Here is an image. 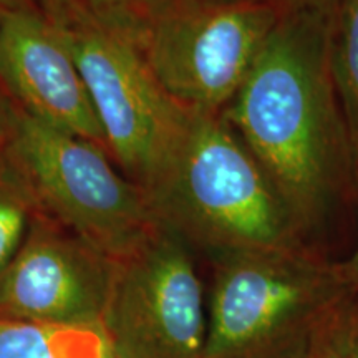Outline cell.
Here are the masks:
<instances>
[{
	"mask_svg": "<svg viewBox=\"0 0 358 358\" xmlns=\"http://www.w3.org/2000/svg\"><path fill=\"white\" fill-rule=\"evenodd\" d=\"M101 329L113 358H204L203 285L178 236L159 226L115 259Z\"/></svg>",
	"mask_w": 358,
	"mask_h": 358,
	"instance_id": "7",
	"label": "cell"
},
{
	"mask_svg": "<svg viewBox=\"0 0 358 358\" xmlns=\"http://www.w3.org/2000/svg\"><path fill=\"white\" fill-rule=\"evenodd\" d=\"M3 158L34 208L111 261L159 227L145 191L95 143L48 127L19 110Z\"/></svg>",
	"mask_w": 358,
	"mask_h": 358,
	"instance_id": "4",
	"label": "cell"
},
{
	"mask_svg": "<svg viewBox=\"0 0 358 358\" xmlns=\"http://www.w3.org/2000/svg\"><path fill=\"white\" fill-rule=\"evenodd\" d=\"M0 358H113V353L101 327L0 317Z\"/></svg>",
	"mask_w": 358,
	"mask_h": 358,
	"instance_id": "10",
	"label": "cell"
},
{
	"mask_svg": "<svg viewBox=\"0 0 358 358\" xmlns=\"http://www.w3.org/2000/svg\"><path fill=\"white\" fill-rule=\"evenodd\" d=\"M348 306L332 322V325L315 340V343L303 358H353L350 338H348Z\"/></svg>",
	"mask_w": 358,
	"mask_h": 358,
	"instance_id": "15",
	"label": "cell"
},
{
	"mask_svg": "<svg viewBox=\"0 0 358 358\" xmlns=\"http://www.w3.org/2000/svg\"><path fill=\"white\" fill-rule=\"evenodd\" d=\"M332 19L289 8L222 111L303 237L337 203L357 155L330 65Z\"/></svg>",
	"mask_w": 358,
	"mask_h": 358,
	"instance_id": "1",
	"label": "cell"
},
{
	"mask_svg": "<svg viewBox=\"0 0 358 358\" xmlns=\"http://www.w3.org/2000/svg\"><path fill=\"white\" fill-rule=\"evenodd\" d=\"M62 34L88 88L106 151L146 194L181 145L194 111L163 88L131 38L96 22Z\"/></svg>",
	"mask_w": 358,
	"mask_h": 358,
	"instance_id": "6",
	"label": "cell"
},
{
	"mask_svg": "<svg viewBox=\"0 0 358 358\" xmlns=\"http://www.w3.org/2000/svg\"><path fill=\"white\" fill-rule=\"evenodd\" d=\"M347 322H348V338H350L352 357L358 358V307L350 302L347 310Z\"/></svg>",
	"mask_w": 358,
	"mask_h": 358,
	"instance_id": "19",
	"label": "cell"
},
{
	"mask_svg": "<svg viewBox=\"0 0 358 358\" xmlns=\"http://www.w3.org/2000/svg\"><path fill=\"white\" fill-rule=\"evenodd\" d=\"M353 297L306 244L219 259L204 358H303Z\"/></svg>",
	"mask_w": 358,
	"mask_h": 358,
	"instance_id": "3",
	"label": "cell"
},
{
	"mask_svg": "<svg viewBox=\"0 0 358 358\" xmlns=\"http://www.w3.org/2000/svg\"><path fill=\"white\" fill-rule=\"evenodd\" d=\"M0 10H37L32 0H0Z\"/></svg>",
	"mask_w": 358,
	"mask_h": 358,
	"instance_id": "20",
	"label": "cell"
},
{
	"mask_svg": "<svg viewBox=\"0 0 358 358\" xmlns=\"http://www.w3.org/2000/svg\"><path fill=\"white\" fill-rule=\"evenodd\" d=\"M285 2L295 10H310L327 17H334L338 0H285Z\"/></svg>",
	"mask_w": 358,
	"mask_h": 358,
	"instance_id": "17",
	"label": "cell"
},
{
	"mask_svg": "<svg viewBox=\"0 0 358 358\" xmlns=\"http://www.w3.org/2000/svg\"><path fill=\"white\" fill-rule=\"evenodd\" d=\"M113 261L35 209L25 241L0 272V317L101 327Z\"/></svg>",
	"mask_w": 358,
	"mask_h": 358,
	"instance_id": "8",
	"label": "cell"
},
{
	"mask_svg": "<svg viewBox=\"0 0 358 358\" xmlns=\"http://www.w3.org/2000/svg\"><path fill=\"white\" fill-rule=\"evenodd\" d=\"M20 106L12 100L0 80V148L6 146L15 127Z\"/></svg>",
	"mask_w": 358,
	"mask_h": 358,
	"instance_id": "16",
	"label": "cell"
},
{
	"mask_svg": "<svg viewBox=\"0 0 358 358\" xmlns=\"http://www.w3.org/2000/svg\"><path fill=\"white\" fill-rule=\"evenodd\" d=\"M96 24L131 38L164 0H87Z\"/></svg>",
	"mask_w": 358,
	"mask_h": 358,
	"instance_id": "13",
	"label": "cell"
},
{
	"mask_svg": "<svg viewBox=\"0 0 358 358\" xmlns=\"http://www.w3.org/2000/svg\"><path fill=\"white\" fill-rule=\"evenodd\" d=\"M338 264H340V268H342L343 277H345L348 289L352 290L353 295H358V245L347 261L338 262Z\"/></svg>",
	"mask_w": 358,
	"mask_h": 358,
	"instance_id": "18",
	"label": "cell"
},
{
	"mask_svg": "<svg viewBox=\"0 0 358 358\" xmlns=\"http://www.w3.org/2000/svg\"><path fill=\"white\" fill-rule=\"evenodd\" d=\"M0 80L25 113L106 151L105 134L69 43L40 12L0 10Z\"/></svg>",
	"mask_w": 358,
	"mask_h": 358,
	"instance_id": "9",
	"label": "cell"
},
{
	"mask_svg": "<svg viewBox=\"0 0 358 358\" xmlns=\"http://www.w3.org/2000/svg\"><path fill=\"white\" fill-rule=\"evenodd\" d=\"M289 8L285 0H164L133 42L185 108L222 113Z\"/></svg>",
	"mask_w": 358,
	"mask_h": 358,
	"instance_id": "5",
	"label": "cell"
},
{
	"mask_svg": "<svg viewBox=\"0 0 358 358\" xmlns=\"http://www.w3.org/2000/svg\"><path fill=\"white\" fill-rule=\"evenodd\" d=\"M2 150H3V146H2V148H0V153H2Z\"/></svg>",
	"mask_w": 358,
	"mask_h": 358,
	"instance_id": "21",
	"label": "cell"
},
{
	"mask_svg": "<svg viewBox=\"0 0 358 358\" xmlns=\"http://www.w3.org/2000/svg\"><path fill=\"white\" fill-rule=\"evenodd\" d=\"M146 196L159 226L214 262L306 244L267 173L222 113H192Z\"/></svg>",
	"mask_w": 358,
	"mask_h": 358,
	"instance_id": "2",
	"label": "cell"
},
{
	"mask_svg": "<svg viewBox=\"0 0 358 358\" xmlns=\"http://www.w3.org/2000/svg\"><path fill=\"white\" fill-rule=\"evenodd\" d=\"M32 2L45 19L60 30H71L96 22L90 12L87 0H32Z\"/></svg>",
	"mask_w": 358,
	"mask_h": 358,
	"instance_id": "14",
	"label": "cell"
},
{
	"mask_svg": "<svg viewBox=\"0 0 358 358\" xmlns=\"http://www.w3.org/2000/svg\"><path fill=\"white\" fill-rule=\"evenodd\" d=\"M35 211L19 178L0 153V272L17 256L24 244Z\"/></svg>",
	"mask_w": 358,
	"mask_h": 358,
	"instance_id": "12",
	"label": "cell"
},
{
	"mask_svg": "<svg viewBox=\"0 0 358 358\" xmlns=\"http://www.w3.org/2000/svg\"><path fill=\"white\" fill-rule=\"evenodd\" d=\"M330 65L358 156V0H338L330 32Z\"/></svg>",
	"mask_w": 358,
	"mask_h": 358,
	"instance_id": "11",
	"label": "cell"
}]
</instances>
